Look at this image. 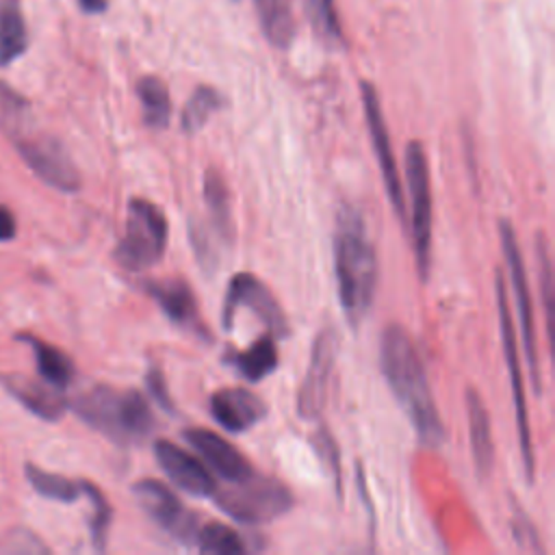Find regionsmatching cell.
I'll use <instances>...</instances> for the list:
<instances>
[{"label": "cell", "instance_id": "cell-31", "mask_svg": "<svg viewBox=\"0 0 555 555\" xmlns=\"http://www.w3.org/2000/svg\"><path fill=\"white\" fill-rule=\"evenodd\" d=\"M28 104L22 95H17L11 87L0 82V126L9 137H15L26 128Z\"/></svg>", "mask_w": 555, "mask_h": 555}, {"label": "cell", "instance_id": "cell-17", "mask_svg": "<svg viewBox=\"0 0 555 555\" xmlns=\"http://www.w3.org/2000/svg\"><path fill=\"white\" fill-rule=\"evenodd\" d=\"M2 386L33 414L46 421H59L67 410V399L61 388L48 384L46 379H30L20 373H4L0 375Z\"/></svg>", "mask_w": 555, "mask_h": 555}, {"label": "cell", "instance_id": "cell-25", "mask_svg": "<svg viewBox=\"0 0 555 555\" xmlns=\"http://www.w3.org/2000/svg\"><path fill=\"white\" fill-rule=\"evenodd\" d=\"M137 95L141 100L143 121L156 130L167 128L171 117V100L167 85L156 76H143L137 82Z\"/></svg>", "mask_w": 555, "mask_h": 555}, {"label": "cell", "instance_id": "cell-3", "mask_svg": "<svg viewBox=\"0 0 555 555\" xmlns=\"http://www.w3.org/2000/svg\"><path fill=\"white\" fill-rule=\"evenodd\" d=\"M72 408L80 421L117 444L143 442L154 431V412L147 399L132 388L98 384L82 390Z\"/></svg>", "mask_w": 555, "mask_h": 555}, {"label": "cell", "instance_id": "cell-22", "mask_svg": "<svg viewBox=\"0 0 555 555\" xmlns=\"http://www.w3.org/2000/svg\"><path fill=\"white\" fill-rule=\"evenodd\" d=\"M28 33L17 0H0V67L13 63L26 52Z\"/></svg>", "mask_w": 555, "mask_h": 555}, {"label": "cell", "instance_id": "cell-33", "mask_svg": "<svg viewBox=\"0 0 555 555\" xmlns=\"http://www.w3.org/2000/svg\"><path fill=\"white\" fill-rule=\"evenodd\" d=\"M535 254H538V267H540V284H542V301H544V314H546V323L551 327V256H548V247H546V238L542 232L535 234Z\"/></svg>", "mask_w": 555, "mask_h": 555}, {"label": "cell", "instance_id": "cell-5", "mask_svg": "<svg viewBox=\"0 0 555 555\" xmlns=\"http://www.w3.org/2000/svg\"><path fill=\"white\" fill-rule=\"evenodd\" d=\"M210 496L221 512L245 525L271 522L295 505L291 490L282 481L258 473L230 481L228 488H215Z\"/></svg>", "mask_w": 555, "mask_h": 555}, {"label": "cell", "instance_id": "cell-2", "mask_svg": "<svg viewBox=\"0 0 555 555\" xmlns=\"http://www.w3.org/2000/svg\"><path fill=\"white\" fill-rule=\"evenodd\" d=\"M334 273L345 319L358 327L375 299L379 269L364 217L351 204H343L336 215Z\"/></svg>", "mask_w": 555, "mask_h": 555}, {"label": "cell", "instance_id": "cell-30", "mask_svg": "<svg viewBox=\"0 0 555 555\" xmlns=\"http://www.w3.org/2000/svg\"><path fill=\"white\" fill-rule=\"evenodd\" d=\"M304 11L314 28V33L325 41V43H340V26H338V15L334 9V0H304Z\"/></svg>", "mask_w": 555, "mask_h": 555}, {"label": "cell", "instance_id": "cell-26", "mask_svg": "<svg viewBox=\"0 0 555 555\" xmlns=\"http://www.w3.org/2000/svg\"><path fill=\"white\" fill-rule=\"evenodd\" d=\"M199 553L208 555H241L245 553V540L236 529L223 522L199 525L193 538Z\"/></svg>", "mask_w": 555, "mask_h": 555}, {"label": "cell", "instance_id": "cell-35", "mask_svg": "<svg viewBox=\"0 0 555 555\" xmlns=\"http://www.w3.org/2000/svg\"><path fill=\"white\" fill-rule=\"evenodd\" d=\"M13 540H17V544L15 542H7V551H17V553H48V546L46 544H41L33 533H26V531H22V535L20 538H13Z\"/></svg>", "mask_w": 555, "mask_h": 555}, {"label": "cell", "instance_id": "cell-16", "mask_svg": "<svg viewBox=\"0 0 555 555\" xmlns=\"http://www.w3.org/2000/svg\"><path fill=\"white\" fill-rule=\"evenodd\" d=\"M184 440L225 481H241L254 473L249 460L232 442H228L223 436L210 429H204V427L184 429Z\"/></svg>", "mask_w": 555, "mask_h": 555}, {"label": "cell", "instance_id": "cell-8", "mask_svg": "<svg viewBox=\"0 0 555 555\" xmlns=\"http://www.w3.org/2000/svg\"><path fill=\"white\" fill-rule=\"evenodd\" d=\"M24 163L50 186L63 193H76L82 186L80 171L61 141L48 134H35L28 128L11 137Z\"/></svg>", "mask_w": 555, "mask_h": 555}, {"label": "cell", "instance_id": "cell-7", "mask_svg": "<svg viewBox=\"0 0 555 555\" xmlns=\"http://www.w3.org/2000/svg\"><path fill=\"white\" fill-rule=\"evenodd\" d=\"M496 291V310H499V327H501V343H503V356L507 362L509 373V386L514 395V412H516V429H518V444H520V457L527 483H533V470H535V457H533V444H531V427H529V412L525 401V386H522V371H520V351H518V338L514 332L507 293L503 273L496 271L494 280Z\"/></svg>", "mask_w": 555, "mask_h": 555}, {"label": "cell", "instance_id": "cell-28", "mask_svg": "<svg viewBox=\"0 0 555 555\" xmlns=\"http://www.w3.org/2000/svg\"><path fill=\"white\" fill-rule=\"evenodd\" d=\"M223 106V98L212 87H197L195 93L189 98L184 111H182V130L186 134H195L206 126L212 113H217Z\"/></svg>", "mask_w": 555, "mask_h": 555}, {"label": "cell", "instance_id": "cell-19", "mask_svg": "<svg viewBox=\"0 0 555 555\" xmlns=\"http://www.w3.org/2000/svg\"><path fill=\"white\" fill-rule=\"evenodd\" d=\"M466 412H468V431H470V449H473V462L479 479H486L494 464V442H492V427H490V414L486 410V403L481 401V395L468 386L466 388Z\"/></svg>", "mask_w": 555, "mask_h": 555}, {"label": "cell", "instance_id": "cell-23", "mask_svg": "<svg viewBox=\"0 0 555 555\" xmlns=\"http://www.w3.org/2000/svg\"><path fill=\"white\" fill-rule=\"evenodd\" d=\"M264 37L275 48H288L295 37L291 0H254Z\"/></svg>", "mask_w": 555, "mask_h": 555}, {"label": "cell", "instance_id": "cell-10", "mask_svg": "<svg viewBox=\"0 0 555 555\" xmlns=\"http://www.w3.org/2000/svg\"><path fill=\"white\" fill-rule=\"evenodd\" d=\"M338 345L340 340L334 327H323L314 336V343L310 349V362L297 392V414L304 421H314L325 410L332 375L336 369Z\"/></svg>", "mask_w": 555, "mask_h": 555}, {"label": "cell", "instance_id": "cell-36", "mask_svg": "<svg viewBox=\"0 0 555 555\" xmlns=\"http://www.w3.org/2000/svg\"><path fill=\"white\" fill-rule=\"evenodd\" d=\"M15 236V217L13 212L0 204V241H11Z\"/></svg>", "mask_w": 555, "mask_h": 555}, {"label": "cell", "instance_id": "cell-12", "mask_svg": "<svg viewBox=\"0 0 555 555\" xmlns=\"http://www.w3.org/2000/svg\"><path fill=\"white\" fill-rule=\"evenodd\" d=\"M132 494L141 509L173 540L189 544L193 542L199 522L195 520V514L189 512L163 481L141 479L132 486Z\"/></svg>", "mask_w": 555, "mask_h": 555}, {"label": "cell", "instance_id": "cell-6", "mask_svg": "<svg viewBox=\"0 0 555 555\" xmlns=\"http://www.w3.org/2000/svg\"><path fill=\"white\" fill-rule=\"evenodd\" d=\"M405 182L416 269L421 280H427L431 267V182L427 156L418 141H410L405 147Z\"/></svg>", "mask_w": 555, "mask_h": 555}, {"label": "cell", "instance_id": "cell-14", "mask_svg": "<svg viewBox=\"0 0 555 555\" xmlns=\"http://www.w3.org/2000/svg\"><path fill=\"white\" fill-rule=\"evenodd\" d=\"M208 408L212 418L232 434H245L267 416V403L251 390L232 386L210 395Z\"/></svg>", "mask_w": 555, "mask_h": 555}, {"label": "cell", "instance_id": "cell-29", "mask_svg": "<svg viewBox=\"0 0 555 555\" xmlns=\"http://www.w3.org/2000/svg\"><path fill=\"white\" fill-rule=\"evenodd\" d=\"M80 490L87 494V499L91 501V520H89V531H91V542L98 551L106 548V540H108V527H111V516L113 509L104 496V492L93 486L91 481H80Z\"/></svg>", "mask_w": 555, "mask_h": 555}, {"label": "cell", "instance_id": "cell-1", "mask_svg": "<svg viewBox=\"0 0 555 555\" xmlns=\"http://www.w3.org/2000/svg\"><path fill=\"white\" fill-rule=\"evenodd\" d=\"M379 364L421 444L431 449L440 447L444 440V425L436 408L423 360L412 336L397 323H390L379 338Z\"/></svg>", "mask_w": 555, "mask_h": 555}, {"label": "cell", "instance_id": "cell-34", "mask_svg": "<svg viewBox=\"0 0 555 555\" xmlns=\"http://www.w3.org/2000/svg\"><path fill=\"white\" fill-rule=\"evenodd\" d=\"M145 384H147V390L152 392V397L156 399V403L167 410V412H173V403H171V397H169V390H167V384H165V377H163V371L160 366L152 364L147 375H145Z\"/></svg>", "mask_w": 555, "mask_h": 555}, {"label": "cell", "instance_id": "cell-15", "mask_svg": "<svg viewBox=\"0 0 555 555\" xmlns=\"http://www.w3.org/2000/svg\"><path fill=\"white\" fill-rule=\"evenodd\" d=\"M154 457L160 464L163 473L169 477V481L180 490L193 496H210L215 492L217 486L212 475L189 451L160 438L154 442Z\"/></svg>", "mask_w": 555, "mask_h": 555}, {"label": "cell", "instance_id": "cell-21", "mask_svg": "<svg viewBox=\"0 0 555 555\" xmlns=\"http://www.w3.org/2000/svg\"><path fill=\"white\" fill-rule=\"evenodd\" d=\"M228 362L234 364L236 371L249 382H260V379L269 377L278 369V362H280L275 336L271 332L262 334L247 349L228 356Z\"/></svg>", "mask_w": 555, "mask_h": 555}, {"label": "cell", "instance_id": "cell-20", "mask_svg": "<svg viewBox=\"0 0 555 555\" xmlns=\"http://www.w3.org/2000/svg\"><path fill=\"white\" fill-rule=\"evenodd\" d=\"M17 340H24L26 345H30L41 379H46L48 384H52L61 390L72 384L76 369H74L72 358L65 351H61L59 347L33 336V334H17Z\"/></svg>", "mask_w": 555, "mask_h": 555}, {"label": "cell", "instance_id": "cell-18", "mask_svg": "<svg viewBox=\"0 0 555 555\" xmlns=\"http://www.w3.org/2000/svg\"><path fill=\"white\" fill-rule=\"evenodd\" d=\"M145 291L173 323L184 327H199L195 295L182 278L147 282Z\"/></svg>", "mask_w": 555, "mask_h": 555}, {"label": "cell", "instance_id": "cell-11", "mask_svg": "<svg viewBox=\"0 0 555 555\" xmlns=\"http://www.w3.org/2000/svg\"><path fill=\"white\" fill-rule=\"evenodd\" d=\"M499 236H501V249L507 260L509 269V280L514 286L516 295V306H518V321H520V338L525 347V358L529 366V375L533 382V390L542 395V373L538 364V351H535V330H533V312H531V297H529V284H527V273H525V262L520 247L516 243L514 228L507 219H499Z\"/></svg>", "mask_w": 555, "mask_h": 555}, {"label": "cell", "instance_id": "cell-4", "mask_svg": "<svg viewBox=\"0 0 555 555\" xmlns=\"http://www.w3.org/2000/svg\"><path fill=\"white\" fill-rule=\"evenodd\" d=\"M169 225L163 208L145 197H130L126 228L113 256L130 273H141L160 262L167 249Z\"/></svg>", "mask_w": 555, "mask_h": 555}, {"label": "cell", "instance_id": "cell-13", "mask_svg": "<svg viewBox=\"0 0 555 555\" xmlns=\"http://www.w3.org/2000/svg\"><path fill=\"white\" fill-rule=\"evenodd\" d=\"M362 91V104H364V115H366V126L371 132V143L379 163V171L386 184V193L388 199L397 212V217L401 221L408 219V210H405V199H403V186H401V178H399V169L392 156V147H390V137H388V128L384 121V113H382V104L379 98L373 89L371 82H362L360 85Z\"/></svg>", "mask_w": 555, "mask_h": 555}, {"label": "cell", "instance_id": "cell-37", "mask_svg": "<svg viewBox=\"0 0 555 555\" xmlns=\"http://www.w3.org/2000/svg\"><path fill=\"white\" fill-rule=\"evenodd\" d=\"M78 2H80V7H82L85 11H89V13L104 11V7H106V0H78Z\"/></svg>", "mask_w": 555, "mask_h": 555}, {"label": "cell", "instance_id": "cell-24", "mask_svg": "<svg viewBox=\"0 0 555 555\" xmlns=\"http://www.w3.org/2000/svg\"><path fill=\"white\" fill-rule=\"evenodd\" d=\"M204 202L210 215V223L219 238L230 241L234 236V221L230 208V193L223 178L217 171H206L204 176Z\"/></svg>", "mask_w": 555, "mask_h": 555}, {"label": "cell", "instance_id": "cell-9", "mask_svg": "<svg viewBox=\"0 0 555 555\" xmlns=\"http://www.w3.org/2000/svg\"><path fill=\"white\" fill-rule=\"evenodd\" d=\"M238 310H251L273 336H288V321L284 310L280 308L273 293L254 273H236L228 284L221 310V325L225 332L232 330Z\"/></svg>", "mask_w": 555, "mask_h": 555}, {"label": "cell", "instance_id": "cell-32", "mask_svg": "<svg viewBox=\"0 0 555 555\" xmlns=\"http://www.w3.org/2000/svg\"><path fill=\"white\" fill-rule=\"evenodd\" d=\"M312 444H314L319 457L323 460V464L327 466V470H332L334 488L340 494V460H338V447H336L332 434L325 427L317 429L312 436Z\"/></svg>", "mask_w": 555, "mask_h": 555}, {"label": "cell", "instance_id": "cell-27", "mask_svg": "<svg viewBox=\"0 0 555 555\" xmlns=\"http://www.w3.org/2000/svg\"><path fill=\"white\" fill-rule=\"evenodd\" d=\"M26 477L30 486L46 499L72 503L80 496V481H74L59 473H48L35 464H26Z\"/></svg>", "mask_w": 555, "mask_h": 555}]
</instances>
